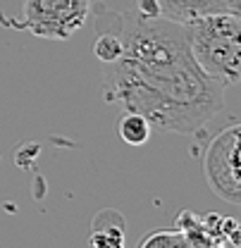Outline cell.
<instances>
[{
    "mask_svg": "<svg viewBox=\"0 0 241 248\" xmlns=\"http://www.w3.org/2000/svg\"><path fill=\"white\" fill-rule=\"evenodd\" d=\"M103 98L172 134H196L222 110L225 86L193 60L186 29L165 17H124V50L103 67Z\"/></svg>",
    "mask_w": 241,
    "mask_h": 248,
    "instance_id": "1",
    "label": "cell"
},
{
    "mask_svg": "<svg viewBox=\"0 0 241 248\" xmlns=\"http://www.w3.org/2000/svg\"><path fill=\"white\" fill-rule=\"evenodd\" d=\"M184 29L198 67L225 89L234 86L241 79V15L212 12L184 22Z\"/></svg>",
    "mask_w": 241,
    "mask_h": 248,
    "instance_id": "2",
    "label": "cell"
},
{
    "mask_svg": "<svg viewBox=\"0 0 241 248\" xmlns=\"http://www.w3.org/2000/svg\"><path fill=\"white\" fill-rule=\"evenodd\" d=\"M91 0H24L17 29H27L38 38L67 41L91 17Z\"/></svg>",
    "mask_w": 241,
    "mask_h": 248,
    "instance_id": "3",
    "label": "cell"
},
{
    "mask_svg": "<svg viewBox=\"0 0 241 248\" xmlns=\"http://www.w3.org/2000/svg\"><path fill=\"white\" fill-rule=\"evenodd\" d=\"M239 136V124L222 129L210 141V146L206 148V157H203V174H206L210 191L217 198H222L232 205L241 203Z\"/></svg>",
    "mask_w": 241,
    "mask_h": 248,
    "instance_id": "4",
    "label": "cell"
},
{
    "mask_svg": "<svg viewBox=\"0 0 241 248\" xmlns=\"http://www.w3.org/2000/svg\"><path fill=\"white\" fill-rule=\"evenodd\" d=\"M139 15L165 17L172 22H191L212 12H237L241 15V0H136Z\"/></svg>",
    "mask_w": 241,
    "mask_h": 248,
    "instance_id": "5",
    "label": "cell"
},
{
    "mask_svg": "<svg viewBox=\"0 0 241 248\" xmlns=\"http://www.w3.org/2000/svg\"><path fill=\"white\" fill-rule=\"evenodd\" d=\"M91 15H93V29H96L93 55L98 58V62L110 64L124 50V15L105 5H91Z\"/></svg>",
    "mask_w": 241,
    "mask_h": 248,
    "instance_id": "6",
    "label": "cell"
},
{
    "mask_svg": "<svg viewBox=\"0 0 241 248\" xmlns=\"http://www.w3.org/2000/svg\"><path fill=\"white\" fill-rule=\"evenodd\" d=\"M103 215L108 219V227H103L100 222L93 219V229H91L89 244L91 246H112V248L122 246V244H124V227H127L124 217H122L117 210H112V208H105Z\"/></svg>",
    "mask_w": 241,
    "mask_h": 248,
    "instance_id": "7",
    "label": "cell"
},
{
    "mask_svg": "<svg viewBox=\"0 0 241 248\" xmlns=\"http://www.w3.org/2000/svg\"><path fill=\"white\" fill-rule=\"evenodd\" d=\"M120 136L129 146H144L151 139V124L136 112H124V117L120 120Z\"/></svg>",
    "mask_w": 241,
    "mask_h": 248,
    "instance_id": "8",
    "label": "cell"
},
{
    "mask_svg": "<svg viewBox=\"0 0 241 248\" xmlns=\"http://www.w3.org/2000/svg\"><path fill=\"white\" fill-rule=\"evenodd\" d=\"M151 246H189V244H186L184 234L175 227V229H158V232H153V234L144 236L139 241V248H151Z\"/></svg>",
    "mask_w": 241,
    "mask_h": 248,
    "instance_id": "9",
    "label": "cell"
}]
</instances>
